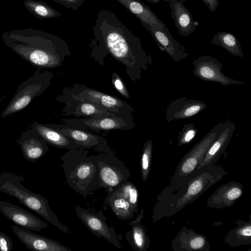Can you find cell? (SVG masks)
<instances>
[{"label": "cell", "mask_w": 251, "mask_h": 251, "mask_svg": "<svg viewBox=\"0 0 251 251\" xmlns=\"http://www.w3.org/2000/svg\"><path fill=\"white\" fill-rule=\"evenodd\" d=\"M93 35L91 45L94 51L108 53L122 63L134 81L141 79L142 71L152 64V58L143 49L139 38L111 11L99 12Z\"/></svg>", "instance_id": "6da1fadb"}, {"label": "cell", "mask_w": 251, "mask_h": 251, "mask_svg": "<svg viewBox=\"0 0 251 251\" xmlns=\"http://www.w3.org/2000/svg\"><path fill=\"white\" fill-rule=\"evenodd\" d=\"M221 166L205 165L179 180L170 182L158 195L151 219L156 222L179 212L227 176Z\"/></svg>", "instance_id": "7a4b0ae2"}, {"label": "cell", "mask_w": 251, "mask_h": 251, "mask_svg": "<svg viewBox=\"0 0 251 251\" xmlns=\"http://www.w3.org/2000/svg\"><path fill=\"white\" fill-rule=\"evenodd\" d=\"M4 44L31 65L45 68L60 66L70 54L62 38L44 31L27 28L4 32Z\"/></svg>", "instance_id": "3957f363"}, {"label": "cell", "mask_w": 251, "mask_h": 251, "mask_svg": "<svg viewBox=\"0 0 251 251\" xmlns=\"http://www.w3.org/2000/svg\"><path fill=\"white\" fill-rule=\"evenodd\" d=\"M66 183L86 198L100 189L99 168L95 155L85 149H72L60 157Z\"/></svg>", "instance_id": "277c9868"}, {"label": "cell", "mask_w": 251, "mask_h": 251, "mask_svg": "<svg viewBox=\"0 0 251 251\" xmlns=\"http://www.w3.org/2000/svg\"><path fill=\"white\" fill-rule=\"evenodd\" d=\"M24 180L21 176L3 172L0 175V191L16 198L25 207L43 217L61 231L71 234L69 228L60 222L51 210L49 201L25 187L21 183Z\"/></svg>", "instance_id": "5b68a950"}, {"label": "cell", "mask_w": 251, "mask_h": 251, "mask_svg": "<svg viewBox=\"0 0 251 251\" xmlns=\"http://www.w3.org/2000/svg\"><path fill=\"white\" fill-rule=\"evenodd\" d=\"M52 75L38 70L17 87L9 104L1 114L5 118L25 108L36 97L41 95L50 83Z\"/></svg>", "instance_id": "8992f818"}, {"label": "cell", "mask_w": 251, "mask_h": 251, "mask_svg": "<svg viewBox=\"0 0 251 251\" xmlns=\"http://www.w3.org/2000/svg\"><path fill=\"white\" fill-rule=\"evenodd\" d=\"M95 156L99 168L100 188L111 192L128 180L130 171L111 150L100 152Z\"/></svg>", "instance_id": "52a82bcc"}, {"label": "cell", "mask_w": 251, "mask_h": 251, "mask_svg": "<svg viewBox=\"0 0 251 251\" xmlns=\"http://www.w3.org/2000/svg\"><path fill=\"white\" fill-rule=\"evenodd\" d=\"M216 134L213 127L184 155L176 166L170 182H176L197 169L201 160L214 140Z\"/></svg>", "instance_id": "ba28073f"}, {"label": "cell", "mask_w": 251, "mask_h": 251, "mask_svg": "<svg viewBox=\"0 0 251 251\" xmlns=\"http://www.w3.org/2000/svg\"><path fill=\"white\" fill-rule=\"evenodd\" d=\"M192 63L194 75L203 81L218 83L224 86L245 83L225 75L222 72L223 64L212 56L201 55L194 59Z\"/></svg>", "instance_id": "9c48e42d"}, {"label": "cell", "mask_w": 251, "mask_h": 251, "mask_svg": "<svg viewBox=\"0 0 251 251\" xmlns=\"http://www.w3.org/2000/svg\"><path fill=\"white\" fill-rule=\"evenodd\" d=\"M216 137L201 160L197 169L216 163L225 152L235 130V125L230 120L221 122L215 126Z\"/></svg>", "instance_id": "30bf717a"}, {"label": "cell", "mask_w": 251, "mask_h": 251, "mask_svg": "<svg viewBox=\"0 0 251 251\" xmlns=\"http://www.w3.org/2000/svg\"><path fill=\"white\" fill-rule=\"evenodd\" d=\"M75 209L79 219L93 235L104 238L116 248H122L115 229L109 227L105 220L85 208L76 206Z\"/></svg>", "instance_id": "8fae6325"}, {"label": "cell", "mask_w": 251, "mask_h": 251, "mask_svg": "<svg viewBox=\"0 0 251 251\" xmlns=\"http://www.w3.org/2000/svg\"><path fill=\"white\" fill-rule=\"evenodd\" d=\"M0 211L16 225L26 229L38 232L48 226L29 211L9 202L0 201Z\"/></svg>", "instance_id": "7c38bea8"}, {"label": "cell", "mask_w": 251, "mask_h": 251, "mask_svg": "<svg viewBox=\"0 0 251 251\" xmlns=\"http://www.w3.org/2000/svg\"><path fill=\"white\" fill-rule=\"evenodd\" d=\"M47 125L70 138L83 149L93 150L100 152L111 150L108 148L106 140L100 136L70 126L52 124Z\"/></svg>", "instance_id": "4fadbf2b"}, {"label": "cell", "mask_w": 251, "mask_h": 251, "mask_svg": "<svg viewBox=\"0 0 251 251\" xmlns=\"http://www.w3.org/2000/svg\"><path fill=\"white\" fill-rule=\"evenodd\" d=\"M74 97L80 99L77 100L101 106L113 114H127L128 112H131L133 110L130 105L118 98L89 88H82L81 91L78 92L76 96Z\"/></svg>", "instance_id": "5bb4252c"}, {"label": "cell", "mask_w": 251, "mask_h": 251, "mask_svg": "<svg viewBox=\"0 0 251 251\" xmlns=\"http://www.w3.org/2000/svg\"><path fill=\"white\" fill-rule=\"evenodd\" d=\"M141 23L151 34L159 49L167 53L174 61H179L188 57V53L184 46L173 38L166 25L163 29H160Z\"/></svg>", "instance_id": "9a60e30c"}, {"label": "cell", "mask_w": 251, "mask_h": 251, "mask_svg": "<svg viewBox=\"0 0 251 251\" xmlns=\"http://www.w3.org/2000/svg\"><path fill=\"white\" fill-rule=\"evenodd\" d=\"M12 228L17 237L29 250L34 251H72L61 243L17 226Z\"/></svg>", "instance_id": "2e32d148"}, {"label": "cell", "mask_w": 251, "mask_h": 251, "mask_svg": "<svg viewBox=\"0 0 251 251\" xmlns=\"http://www.w3.org/2000/svg\"><path fill=\"white\" fill-rule=\"evenodd\" d=\"M243 193L242 183L231 181L222 185L210 196L207 206L211 208L222 209L232 206Z\"/></svg>", "instance_id": "e0dca14e"}, {"label": "cell", "mask_w": 251, "mask_h": 251, "mask_svg": "<svg viewBox=\"0 0 251 251\" xmlns=\"http://www.w3.org/2000/svg\"><path fill=\"white\" fill-rule=\"evenodd\" d=\"M175 251H209L210 243L206 236L183 226L171 242Z\"/></svg>", "instance_id": "ac0fdd59"}, {"label": "cell", "mask_w": 251, "mask_h": 251, "mask_svg": "<svg viewBox=\"0 0 251 251\" xmlns=\"http://www.w3.org/2000/svg\"><path fill=\"white\" fill-rule=\"evenodd\" d=\"M206 106L202 101L187 99L184 96L180 97L167 106L166 119L168 123L176 120L188 119L204 110Z\"/></svg>", "instance_id": "d6986e66"}, {"label": "cell", "mask_w": 251, "mask_h": 251, "mask_svg": "<svg viewBox=\"0 0 251 251\" xmlns=\"http://www.w3.org/2000/svg\"><path fill=\"white\" fill-rule=\"evenodd\" d=\"M17 142L24 157L31 162H36L49 150L48 144L31 128L23 132Z\"/></svg>", "instance_id": "ffe728a7"}, {"label": "cell", "mask_w": 251, "mask_h": 251, "mask_svg": "<svg viewBox=\"0 0 251 251\" xmlns=\"http://www.w3.org/2000/svg\"><path fill=\"white\" fill-rule=\"evenodd\" d=\"M64 121L70 126H78L96 130L124 129H128V127L132 128L121 117L115 115L91 119L65 120Z\"/></svg>", "instance_id": "44dd1931"}, {"label": "cell", "mask_w": 251, "mask_h": 251, "mask_svg": "<svg viewBox=\"0 0 251 251\" xmlns=\"http://www.w3.org/2000/svg\"><path fill=\"white\" fill-rule=\"evenodd\" d=\"M175 26L179 34L187 37L196 29L198 23L194 21L189 10L180 0H172L169 2Z\"/></svg>", "instance_id": "7402d4cb"}, {"label": "cell", "mask_w": 251, "mask_h": 251, "mask_svg": "<svg viewBox=\"0 0 251 251\" xmlns=\"http://www.w3.org/2000/svg\"><path fill=\"white\" fill-rule=\"evenodd\" d=\"M31 128L36 131L48 144L58 149H83L70 138L60 133L48 126L33 122Z\"/></svg>", "instance_id": "603a6c76"}, {"label": "cell", "mask_w": 251, "mask_h": 251, "mask_svg": "<svg viewBox=\"0 0 251 251\" xmlns=\"http://www.w3.org/2000/svg\"><path fill=\"white\" fill-rule=\"evenodd\" d=\"M116 0L130 13L139 18L140 22L160 29H163L166 25L149 6L140 0Z\"/></svg>", "instance_id": "cb8c5ba5"}, {"label": "cell", "mask_w": 251, "mask_h": 251, "mask_svg": "<svg viewBox=\"0 0 251 251\" xmlns=\"http://www.w3.org/2000/svg\"><path fill=\"white\" fill-rule=\"evenodd\" d=\"M143 217L144 209L142 208L136 219L128 223L131 226V230L127 231L126 234V240L137 251H147L150 244V237L141 223Z\"/></svg>", "instance_id": "d4e9b609"}, {"label": "cell", "mask_w": 251, "mask_h": 251, "mask_svg": "<svg viewBox=\"0 0 251 251\" xmlns=\"http://www.w3.org/2000/svg\"><path fill=\"white\" fill-rule=\"evenodd\" d=\"M237 226L230 230L224 238V242L233 248L251 244V219L243 221L240 219L235 222Z\"/></svg>", "instance_id": "484cf974"}, {"label": "cell", "mask_w": 251, "mask_h": 251, "mask_svg": "<svg viewBox=\"0 0 251 251\" xmlns=\"http://www.w3.org/2000/svg\"><path fill=\"white\" fill-rule=\"evenodd\" d=\"M104 203L108 205L115 215L122 220L132 219L135 214L129 203L115 191L108 192Z\"/></svg>", "instance_id": "4316f807"}, {"label": "cell", "mask_w": 251, "mask_h": 251, "mask_svg": "<svg viewBox=\"0 0 251 251\" xmlns=\"http://www.w3.org/2000/svg\"><path fill=\"white\" fill-rule=\"evenodd\" d=\"M211 43L224 48L234 56L241 58L244 56L239 41L234 35L230 32H218L213 37Z\"/></svg>", "instance_id": "83f0119b"}, {"label": "cell", "mask_w": 251, "mask_h": 251, "mask_svg": "<svg viewBox=\"0 0 251 251\" xmlns=\"http://www.w3.org/2000/svg\"><path fill=\"white\" fill-rule=\"evenodd\" d=\"M25 8L38 19H50L62 16V14L44 1L36 0H25Z\"/></svg>", "instance_id": "f1b7e54d"}, {"label": "cell", "mask_w": 251, "mask_h": 251, "mask_svg": "<svg viewBox=\"0 0 251 251\" xmlns=\"http://www.w3.org/2000/svg\"><path fill=\"white\" fill-rule=\"evenodd\" d=\"M77 103L74 114L93 116V118L115 115L108 109L92 103L81 101Z\"/></svg>", "instance_id": "f546056e"}, {"label": "cell", "mask_w": 251, "mask_h": 251, "mask_svg": "<svg viewBox=\"0 0 251 251\" xmlns=\"http://www.w3.org/2000/svg\"><path fill=\"white\" fill-rule=\"evenodd\" d=\"M113 191H115L124 198L132 206L134 212L137 213L139 192L132 182L127 180Z\"/></svg>", "instance_id": "4dcf8cb0"}, {"label": "cell", "mask_w": 251, "mask_h": 251, "mask_svg": "<svg viewBox=\"0 0 251 251\" xmlns=\"http://www.w3.org/2000/svg\"><path fill=\"white\" fill-rule=\"evenodd\" d=\"M153 151L152 141L149 139L144 145L141 156L140 166L142 180L145 182L149 176Z\"/></svg>", "instance_id": "1f68e13d"}, {"label": "cell", "mask_w": 251, "mask_h": 251, "mask_svg": "<svg viewBox=\"0 0 251 251\" xmlns=\"http://www.w3.org/2000/svg\"><path fill=\"white\" fill-rule=\"evenodd\" d=\"M194 123L184 125L178 136L177 146L181 147L190 143L198 133Z\"/></svg>", "instance_id": "d6a6232c"}, {"label": "cell", "mask_w": 251, "mask_h": 251, "mask_svg": "<svg viewBox=\"0 0 251 251\" xmlns=\"http://www.w3.org/2000/svg\"><path fill=\"white\" fill-rule=\"evenodd\" d=\"M112 82L116 89L126 99H129L130 96L122 80L115 73L112 75Z\"/></svg>", "instance_id": "836d02e7"}, {"label": "cell", "mask_w": 251, "mask_h": 251, "mask_svg": "<svg viewBox=\"0 0 251 251\" xmlns=\"http://www.w3.org/2000/svg\"><path fill=\"white\" fill-rule=\"evenodd\" d=\"M13 249V241L6 234L0 231V251H10Z\"/></svg>", "instance_id": "e575fe53"}, {"label": "cell", "mask_w": 251, "mask_h": 251, "mask_svg": "<svg viewBox=\"0 0 251 251\" xmlns=\"http://www.w3.org/2000/svg\"><path fill=\"white\" fill-rule=\"evenodd\" d=\"M65 7L74 10H77L84 3L85 0H52Z\"/></svg>", "instance_id": "d590c367"}, {"label": "cell", "mask_w": 251, "mask_h": 251, "mask_svg": "<svg viewBox=\"0 0 251 251\" xmlns=\"http://www.w3.org/2000/svg\"><path fill=\"white\" fill-rule=\"evenodd\" d=\"M211 12L215 11L219 6L218 0H202Z\"/></svg>", "instance_id": "8d00e7d4"}, {"label": "cell", "mask_w": 251, "mask_h": 251, "mask_svg": "<svg viewBox=\"0 0 251 251\" xmlns=\"http://www.w3.org/2000/svg\"><path fill=\"white\" fill-rule=\"evenodd\" d=\"M149 2H152L153 3H158L160 1V0H147Z\"/></svg>", "instance_id": "74e56055"}, {"label": "cell", "mask_w": 251, "mask_h": 251, "mask_svg": "<svg viewBox=\"0 0 251 251\" xmlns=\"http://www.w3.org/2000/svg\"><path fill=\"white\" fill-rule=\"evenodd\" d=\"M163 1H167L168 2H169L171 0H163Z\"/></svg>", "instance_id": "f35d334b"}, {"label": "cell", "mask_w": 251, "mask_h": 251, "mask_svg": "<svg viewBox=\"0 0 251 251\" xmlns=\"http://www.w3.org/2000/svg\"><path fill=\"white\" fill-rule=\"evenodd\" d=\"M2 98L1 99H0V103H1V101H2Z\"/></svg>", "instance_id": "ab89813d"}, {"label": "cell", "mask_w": 251, "mask_h": 251, "mask_svg": "<svg viewBox=\"0 0 251 251\" xmlns=\"http://www.w3.org/2000/svg\"></svg>", "instance_id": "60d3db41"}]
</instances>
